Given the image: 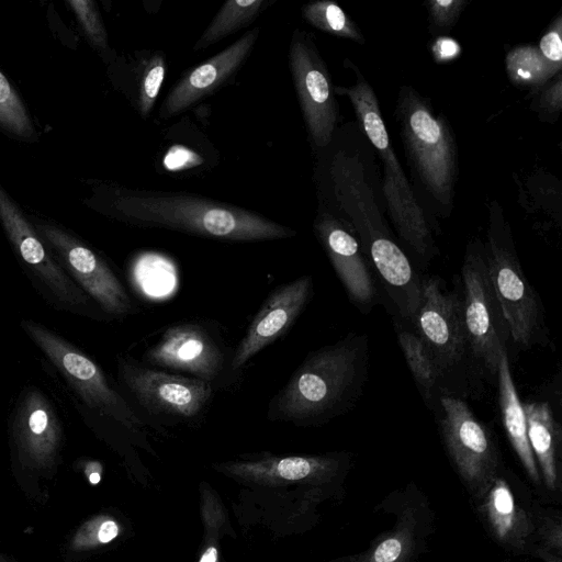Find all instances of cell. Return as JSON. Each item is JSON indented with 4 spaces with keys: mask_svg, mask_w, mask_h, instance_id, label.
Segmentation results:
<instances>
[{
    "mask_svg": "<svg viewBox=\"0 0 562 562\" xmlns=\"http://www.w3.org/2000/svg\"><path fill=\"white\" fill-rule=\"evenodd\" d=\"M369 338L349 333L310 351L270 400L269 422L319 427L352 409L368 380Z\"/></svg>",
    "mask_w": 562,
    "mask_h": 562,
    "instance_id": "obj_1",
    "label": "cell"
},
{
    "mask_svg": "<svg viewBox=\"0 0 562 562\" xmlns=\"http://www.w3.org/2000/svg\"><path fill=\"white\" fill-rule=\"evenodd\" d=\"M111 211L120 220L142 228H161L233 243L290 238L291 227L251 210L198 194L120 189Z\"/></svg>",
    "mask_w": 562,
    "mask_h": 562,
    "instance_id": "obj_2",
    "label": "cell"
},
{
    "mask_svg": "<svg viewBox=\"0 0 562 562\" xmlns=\"http://www.w3.org/2000/svg\"><path fill=\"white\" fill-rule=\"evenodd\" d=\"M423 299L413 321L441 378L443 393L465 398L480 373L473 361L462 317L459 279L451 291L437 276L422 278Z\"/></svg>",
    "mask_w": 562,
    "mask_h": 562,
    "instance_id": "obj_3",
    "label": "cell"
},
{
    "mask_svg": "<svg viewBox=\"0 0 562 562\" xmlns=\"http://www.w3.org/2000/svg\"><path fill=\"white\" fill-rule=\"evenodd\" d=\"M21 325L86 406L140 439L150 430L159 435L168 432L143 418L126 396L112 385L100 366L79 348L31 319L22 321Z\"/></svg>",
    "mask_w": 562,
    "mask_h": 562,
    "instance_id": "obj_4",
    "label": "cell"
},
{
    "mask_svg": "<svg viewBox=\"0 0 562 562\" xmlns=\"http://www.w3.org/2000/svg\"><path fill=\"white\" fill-rule=\"evenodd\" d=\"M357 75L353 86L336 90L350 99L366 135L382 159L384 195L400 237L419 258L429 260L435 255L430 228L392 149L378 99L370 85L358 71Z\"/></svg>",
    "mask_w": 562,
    "mask_h": 562,
    "instance_id": "obj_5",
    "label": "cell"
},
{
    "mask_svg": "<svg viewBox=\"0 0 562 562\" xmlns=\"http://www.w3.org/2000/svg\"><path fill=\"white\" fill-rule=\"evenodd\" d=\"M117 374L126 398L147 422L196 426L203 422L215 387L202 380L150 368L131 356H117Z\"/></svg>",
    "mask_w": 562,
    "mask_h": 562,
    "instance_id": "obj_6",
    "label": "cell"
},
{
    "mask_svg": "<svg viewBox=\"0 0 562 562\" xmlns=\"http://www.w3.org/2000/svg\"><path fill=\"white\" fill-rule=\"evenodd\" d=\"M464 329L475 367L483 378L496 380L501 352L509 333L490 280L484 246L470 244L459 279Z\"/></svg>",
    "mask_w": 562,
    "mask_h": 562,
    "instance_id": "obj_7",
    "label": "cell"
},
{
    "mask_svg": "<svg viewBox=\"0 0 562 562\" xmlns=\"http://www.w3.org/2000/svg\"><path fill=\"white\" fill-rule=\"evenodd\" d=\"M484 251L510 340L521 349L546 346L548 331L543 306L522 271L509 235L494 227Z\"/></svg>",
    "mask_w": 562,
    "mask_h": 562,
    "instance_id": "obj_8",
    "label": "cell"
},
{
    "mask_svg": "<svg viewBox=\"0 0 562 562\" xmlns=\"http://www.w3.org/2000/svg\"><path fill=\"white\" fill-rule=\"evenodd\" d=\"M397 113L403 142L420 181L435 200L450 203L457 159L448 125L412 90L400 95Z\"/></svg>",
    "mask_w": 562,
    "mask_h": 562,
    "instance_id": "obj_9",
    "label": "cell"
},
{
    "mask_svg": "<svg viewBox=\"0 0 562 562\" xmlns=\"http://www.w3.org/2000/svg\"><path fill=\"white\" fill-rule=\"evenodd\" d=\"M434 413L446 452L473 498L504 464L494 434L453 394H440Z\"/></svg>",
    "mask_w": 562,
    "mask_h": 562,
    "instance_id": "obj_10",
    "label": "cell"
},
{
    "mask_svg": "<svg viewBox=\"0 0 562 562\" xmlns=\"http://www.w3.org/2000/svg\"><path fill=\"white\" fill-rule=\"evenodd\" d=\"M234 349L225 344L220 331L205 321H183L164 328L145 349L140 362L155 369L178 371L216 386L235 372Z\"/></svg>",
    "mask_w": 562,
    "mask_h": 562,
    "instance_id": "obj_11",
    "label": "cell"
},
{
    "mask_svg": "<svg viewBox=\"0 0 562 562\" xmlns=\"http://www.w3.org/2000/svg\"><path fill=\"white\" fill-rule=\"evenodd\" d=\"M352 465L349 452L316 456H241L240 460L216 463L215 470L243 483L261 486L299 484L326 495L341 493Z\"/></svg>",
    "mask_w": 562,
    "mask_h": 562,
    "instance_id": "obj_12",
    "label": "cell"
},
{
    "mask_svg": "<svg viewBox=\"0 0 562 562\" xmlns=\"http://www.w3.org/2000/svg\"><path fill=\"white\" fill-rule=\"evenodd\" d=\"M491 538L514 554H532L538 510L525 484L505 464L472 498Z\"/></svg>",
    "mask_w": 562,
    "mask_h": 562,
    "instance_id": "obj_13",
    "label": "cell"
},
{
    "mask_svg": "<svg viewBox=\"0 0 562 562\" xmlns=\"http://www.w3.org/2000/svg\"><path fill=\"white\" fill-rule=\"evenodd\" d=\"M36 227L65 272L102 312L116 318L136 313L122 281L103 257L61 228L49 224Z\"/></svg>",
    "mask_w": 562,
    "mask_h": 562,
    "instance_id": "obj_14",
    "label": "cell"
},
{
    "mask_svg": "<svg viewBox=\"0 0 562 562\" xmlns=\"http://www.w3.org/2000/svg\"><path fill=\"white\" fill-rule=\"evenodd\" d=\"M394 524L356 554L330 562H417L435 531V514L428 498L409 483L393 494Z\"/></svg>",
    "mask_w": 562,
    "mask_h": 562,
    "instance_id": "obj_15",
    "label": "cell"
},
{
    "mask_svg": "<svg viewBox=\"0 0 562 562\" xmlns=\"http://www.w3.org/2000/svg\"><path fill=\"white\" fill-rule=\"evenodd\" d=\"M0 221L20 260L53 302L70 310L91 305L92 300L65 272L1 186Z\"/></svg>",
    "mask_w": 562,
    "mask_h": 562,
    "instance_id": "obj_16",
    "label": "cell"
},
{
    "mask_svg": "<svg viewBox=\"0 0 562 562\" xmlns=\"http://www.w3.org/2000/svg\"><path fill=\"white\" fill-rule=\"evenodd\" d=\"M293 85L315 146L326 147L337 121V108L328 71L305 33H293L289 50Z\"/></svg>",
    "mask_w": 562,
    "mask_h": 562,
    "instance_id": "obj_17",
    "label": "cell"
},
{
    "mask_svg": "<svg viewBox=\"0 0 562 562\" xmlns=\"http://www.w3.org/2000/svg\"><path fill=\"white\" fill-rule=\"evenodd\" d=\"M12 438L21 463L38 473H53L64 442L60 419L38 389L25 391L12 423Z\"/></svg>",
    "mask_w": 562,
    "mask_h": 562,
    "instance_id": "obj_18",
    "label": "cell"
},
{
    "mask_svg": "<svg viewBox=\"0 0 562 562\" xmlns=\"http://www.w3.org/2000/svg\"><path fill=\"white\" fill-rule=\"evenodd\" d=\"M314 228L350 303L370 313L381 301L380 283L355 235L327 213L317 216Z\"/></svg>",
    "mask_w": 562,
    "mask_h": 562,
    "instance_id": "obj_19",
    "label": "cell"
},
{
    "mask_svg": "<svg viewBox=\"0 0 562 562\" xmlns=\"http://www.w3.org/2000/svg\"><path fill=\"white\" fill-rule=\"evenodd\" d=\"M313 290V278L301 276L268 295L233 351L232 369L235 373L294 325L311 301Z\"/></svg>",
    "mask_w": 562,
    "mask_h": 562,
    "instance_id": "obj_20",
    "label": "cell"
},
{
    "mask_svg": "<svg viewBox=\"0 0 562 562\" xmlns=\"http://www.w3.org/2000/svg\"><path fill=\"white\" fill-rule=\"evenodd\" d=\"M259 34V27L246 32L232 45L186 72L168 92L159 110L160 117L184 112L231 80L250 54Z\"/></svg>",
    "mask_w": 562,
    "mask_h": 562,
    "instance_id": "obj_21",
    "label": "cell"
},
{
    "mask_svg": "<svg viewBox=\"0 0 562 562\" xmlns=\"http://www.w3.org/2000/svg\"><path fill=\"white\" fill-rule=\"evenodd\" d=\"M528 441L536 459L543 487L551 494L561 486V426L546 401L522 403Z\"/></svg>",
    "mask_w": 562,
    "mask_h": 562,
    "instance_id": "obj_22",
    "label": "cell"
},
{
    "mask_svg": "<svg viewBox=\"0 0 562 562\" xmlns=\"http://www.w3.org/2000/svg\"><path fill=\"white\" fill-rule=\"evenodd\" d=\"M496 382L501 418L507 438L531 483L541 486V476L528 441L526 414L510 372L507 348L501 352Z\"/></svg>",
    "mask_w": 562,
    "mask_h": 562,
    "instance_id": "obj_23",
    "label": "cell"
},
{
    "mask_svg": "<svg viewBox=\"0 0 562 562\" xmlns=\"http://www.w3.org/2000/svg\"><path fill=\"white\" fill-rule=\"evenodd\" d=\"M397 340L415 383L425 404L435 411L440 394L443 393L442 382L435 361L415 330L408 329L401 322L395 323Z\"/></svg>",
    "mask_w": 562,
    "mask_h": 562,
    "instance_id": "obj_24",
    "label": "cell"
},
{
    "mask_svg": "<svg viewBox=\"0 0 562 562\" xmlns=\"http://www.w3.org/2000/svg\"><path fill=\"white\" fill-rule=\"evenodd\" d=\"M265 0H228L224 2L211 23L194 44L201 50L249 25L262 10Z\"/></svg>",
    "mask_w": 562,
    "mask_h": 562,
    "instance_id": "obj_25",
    "label": "cell"
},
{
    "mask_svg": "<svg viewBox=\"0 0 562 562\" xmlns=\"http://www.w3.org/2000/svg\"><path fill=\"white\" fill-rule=\"evenodd\" d=\"M303 18L314 27L330 35L362 42V35L352 20L333 1L321 0L302 8Z\"/></svg>",
    "mask_w": 562,
    "mask_h": 562,
    "instance_id": "obj_26",
    "label": "cell"
},
{
    "mask_svg": "<svg viewBox=\"0 0 562 562\" xmlns=\"http://www.w3.org/2000/svg\"><path fill=\"white\" fill-rule=\"evenodd\" d=\"M507 70L512 80L520 85L537 86L544 82L553 71L532 46H520L507 55Z\"/></svg>",
    "mask_w": 562,
    "mask_h": 562,
    "instance_id": "obj_27",
    "label": "cell"
},
{
    "mask_svg": "<svg viewBox=\"0 0 562 562\" xmlns=\"http://www.w3.org/2000/svg\"><path fill=\"white\" fill-rule=\"evenodd\" d=\"M166 75L164 53L156 52L140 64L137 79V110L142 117H147L157 100Z\"/></svg>",
    "mask_w": 562,
    "mask_h": 562,
    "instance_id": "obj_28",
    "label": "cell"
},
{
    "mask_svg": "<svg viewBox=\"0 0 562 562\" xmlns=\"http://www.w3.org/2000/svg\"><path fill=\"white\" fill-rule=\"evenodd\" d=\"M121 526L108 515H98L81 524L75 531L69 548L74 552L93 550L113 541L120 535Z\"/></svg>",
    "mask_w": 562,
    "mask_h": 562,
    "instance_id": "obj_29",
    "label": "cell"
},
{
    "mask_svg": "<svg viewBox=\"0 0 562 562\" xmlns=\"http://www.w3.org/2000/svg\"><path fill=\"white\" fill-rule=\"evenodd\" d=\"M533 555L544 562H562V524L560 512L538 510Z\"/></svg>",
    "mask_w": 562,
    "mask_h": 562,
    "instance_id": "obj_30",
    "label": "cell"
},
{
    "mask_svg": "<svg viewBox=\"0 0 562 562\" xmlns=\"http://www.w3.org/2000/svg\"><path fill=\"white\" fill-rule=\"evenodd\" d=\"M0 124L10 132L29 137L33 128L27 112L9 80L0 71Z\"/></svg>",
    "mask_w": 562,
    "mask_h": 562,
    "instance_id": "obj_31",
    "label": "cell"
},
{
    "mask_svg": "<svg viewBox=\"0 0 562 562\" xmlns=\"http://www.w3.org/2000/svg\"><path fill=\"white\" fill-rule=\"evenodd\" d=\"M224 513V508L212 491H202V518L207 543L204 544L198 562H221L214 536L218 535V529L223 528L227 520Z\"/></svg>",
    "mask_w": 562,
    "mask_h": 562,
    "instance_id": "obj_32",
    "label": "cell"
},
{
    "mask_svg": "<svg viewBox=\"0 0 562 562\" xmlns=\"http://www.w3.org/2000/svg\"><path fill=\"white\" fill-rule=\"evenodd\" d=\"M78 20L89 38L98 46H106V32L92 1H70Z\"/></svg>",
    "mask_w": 562,
    "mask_h": 562,
    "instance_id": "obj_33",
    "label": "cell"
},
{
    "mask_svg": "<svg viewBox=\"0 0 562 562\" xmlns=\"http://www.w3.org/2000/svg\"><path fill=\"white\" fill-rule=\"evenodd\" d=\"M538 50L553 72L560 69L562 60L561 19H558L555 25L541 37Z\"/></svg>",
    "mask_w": 562,
    "mask_h": 562,
    "instance_id": "obj_34",
    "label": "cell"
},
{
    "mask_svg": "<svg viewBox=\"0 0 562 562\" xmlns=\"http://www.w3.org/2000/svg\"><path fill=\"white\" fill-rule=\"evenodd\" d=\"M465 2L461 0H436L429 2L431 23L435 27L447 30L457 20Z\"/></svg>",
    "mask_w": 562,
    "mask_h": 562,
    "instance_id": "obj_35",
    "label": "cell"
},
{
    "mask_svg": "<svg viewBox=\"0 0 562 562\" xmlns=\"http://www.w3.org/2000/svg\"><path fill=\"white\" fill-rule=\"evenodd\" d=\"M540 105L548 113L559 112L561 109V79L543 92Z\"/></svg>",
    "mask_w": 562,
    "mask_h": 562,
    "instance_id": "obj_36",
    "label": "cell"
},
{
    "mask_svg": "<svg viewBox=\"0 0 562 562\" xmlns=\"http://www.w3.org/2000/svg\"><path fill=\"white\" fill-rule=\"evenodd\" d=\"M459 50L460 48L458 43L447 37L439 38L434 46V54L440 61L454 58Z\"/></svg>",
    "mask_w": 562,
    "mask_h": 562,
    "instance_id": "obj_37",
    "label": "cell"
},
{
    "mask_svg": "<svg viewBox=\"0 0 562 562\" xmlns=\"http://www.w3.org/2000/svg\"><path fill=\"white\" fill-rule=\"evenodd\" d=\"M0 562H10L3 555L0 554Z\"/></svg>",
    "mask_w": 562,
    "mask_h": 562,
    "instance_id": "obj_38",
    "label": "cell"
}]
</instances>
